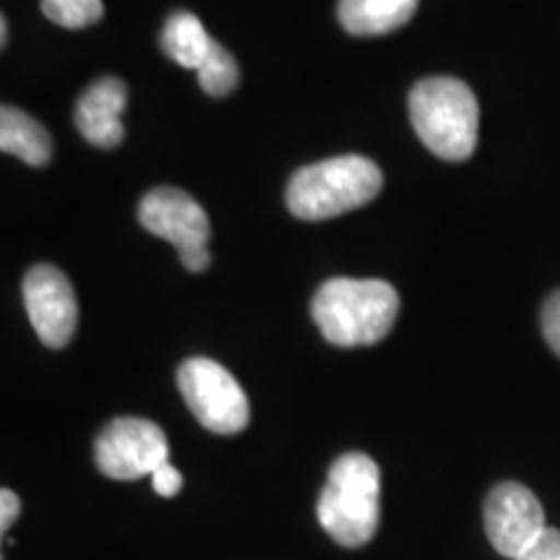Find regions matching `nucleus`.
<instances>
[{
  "label": "nucleus",
  "mask_w": 560,
  "mask_h": 560,
  "mask_svg": "<svg viewBox=\"0 0 560 560\" xmlns=\"http://www.w3.org/2000/svg\"><path fill=\"white\" fill-rule=\"evenodd\" d=\"M400 314V293L380 278H330L312 299L322 338L338 348L374 346L387 338Z\"/></svg>",
  "instance_id": "f257e3e1"
},
{
  "label": "nucleus",
  "mask_w": 560,
  "mask_h": 560,
  "mask_svg": "<svg viewBox=\"0 0 560 560\" xmlns=\"http://www.w3.org/2000/svg\"><path fill=\"white\" fill-rule=\"evenodd\" d=\"M380 465L363 452L340 454L317 501L322 529L342 548H363L374 540L382 516Z\"/></svg>",
  "instance_id": "f03ea898"
},
{
  "label": "nucleus",
  "mask_w": 560,
  "mask_h": 560,
  "mask_svg": "<svg viewBox=\"0 0 560 560\" xmlns=\"http://www.w3.org/2000/svg\"><path fill=\"white\" fill-rule=\"evenodd\" d=\"M384 187V174L366 156H332L301 166L285 187V206L299 221H327L369 206Z\"/></svg>",
  "instance_id": "7ed1b4c3"
},
{
  "label": "nucleus",
  "mask_w": 560,
  "mask_h": 560,
  "mask_svg": "<svg viewBox=\"0 0 560 560\" xmlns=\"http://www.w3.org/2000/svg\"><path fill=\"white\" fill-rule=\"evenodd\" d=\"M410 122L420 143L444 161H465L478 149L480 107L472 89L452 75L418 81L410 91Z\"/></svg>",
  "instance_id": "20e7f679"
},
{
  "label": "nucleus",
  "mask_w": 560,
  "mask_h": 560,
  "mask_svg": "<svg viewBox=\"0 0 560 560\" xmlns=\"http://www.w3.org/2000/svg\"><path fill=\"white\" fill-rule=\"evenodd\" d=\"M177 384L187 408L202 429L219 436L242 433L249 423V400L234 374L219 361L187 359L177 371Z\"/></svg>",
  "instance_id": "39448f33"
},
{
  "label": "nucleus",
  "mask_w": 560,
  "mask_h": 560,
  "mask_svg": "<svg viewBox=\"0 0 560 560\" xmlns=\"http://www.w3.org/2000/svg\"><path fill=\"white\" fill-rule=\"evenodd\" d=\"M94 462L109 480H138L170 462V441L145 418H115L94 444Z\"/></svg>",
  "instance_id": "423d86ee"
},
{
  "label": "nucleus",
  "mask_w": 560,
  "mask_h": 560,
  "mask_svg": "<svg viewBox=\"0 0 560 560\" xmlns=\"http://www.w3.org/2000/svg\"><path fill=\"white\" fill-rule=\"evenodd\" d=\"M482 522L490 545L503 558L522 556L548 527L542 503L520 482H499L490 490L482 506Z\"/></svg>",
  "instance_id": "0eeeda50"
},
{
  "label": "nucleus",
  "mask_w": 560,
  "mask_h": 560,
  "mask_svg": "<svg viewBox=\"0 0 560 560\" xmlns=\"http://www.w3.org/2000/svg\"><path fill=\"white\" fill-rule=\"evenodd\" d=\"M24 306L37 338L47 348H66L79 325V304L66 272L55 265H34L24 276Z\"/></svg>",
  "instance_id": "6e6552de"
},
{
  "label": "nucleus",
  "mask_w": 560,
  "mask_h": 560,
  "mask_svg": "<svg viewBox=\"0 0 560 560\" xmlns=\"http://www.w3.org/2000/svg\"><path fill=\"white\" fill-rule=\"evenodd\" d=\"M138 221L159 240L174 244L179 252L208 247L210 221L198 200L177 187H156L140 200Z\"/></svg>",
  "instance_id": "1a4fd4ad"
},
{
  "label": "nucleus",
  "mask_w": 560,
  "mask_h": 560,
  "mask_svg": "<svg viewBox=\"0 0 560 560\" xmlns=\"http://www.w3.org/2000/svg\"><path fill=\"white\" fill-rule=\"evenodd\" d=\"M125 107H128V86L115 75H104L79 96L73 122L91 145L117 149L125 140Z\"/></svg>",
  "instance_id": "9d476101"
},
{
  "label": "nucleus",
  "mask_w": 560,
  "mask_h": 560,
  "mask_svg": "<svg viewBox=\"0 0 560 560\" xmlns=\"http://www.w3.org/2000/svg\"><path fill=\"white\" fill-rule=\"evenodd\" d=\"M418 0H338L340 26L353 37H382L416 16Z\"/></svg>",
  "instance_id": "9b49d317"
},
{
  "label": "nucleus",
  "mask_w": 560,
  "mask_h": 560,
  "mask_svg": "<svg viewBox=\"0 0 560 560\" xmlns=\"http://www.w3.org/2000/svg\"><path fill=\"white\" fill-rule=\"evenodd\" d=\"M0 149L32 166H45L52 159V138L39 120L5 104L0 109Z\"/></svg>",
  "instance_id": "f8f14e48"
},
{
  "label": "nucleus",
  "mask_w": 560,
  "mask_h": 560,
  "mask_svg": "<svg viewBox=\"0 0 560 560\" xmlns=\"http://www.w3.org/2000/svg\"><path fill=\"white\" fill-rule=\"evenodd\" d=\"M161 50L170 60L177 62L182 68L198 70L200 62L213 47V39L202 26V21L190 11H174L170 19L164 21V30L159 37Z\"/></svg>",
  "instance_id": "ddd939ff"
},
{
  "label": "nucleus",
  "mask_w": 560,
  "mask_h": 560,
  "mask_svg": "<svg viewBox=\"0 0 560 560\" xmlns=\"http://www.w3.org/2000/svg\"><path fill=\"white\" fill-rule=\"evenodd\" d=\"M240 66H236L234 55H231L221 42L213 39V47H210L206 60H202L198 68L200 89L206 91L208 96L221 100V96H229L231 91L240 86Z\"/></svg>",
  "instance_id": "4468645a"
},
{
  "label": "nucleus",
  "mask_w": 560,
  "mask_h": 560,
  "mask_svg": "<svg viewBox=\"0 0 560 560\" xmlns=\"http://www.w3.org/2000/svg\"><path fill=\"white\" fill-rule=\"evenodd\" d=\"M42 13L62 30H86L104 16L102 0H42Z\"/></svg>",
  "instance_id": "2eb2a0df"
},
{
  "label": "nucleus",
  "mask_w": 560,
  "mask_h": 560,
  "mask_svg": "<svg viewBox=\"0 0 560 560\" xmlns=\"http://www.w3.org/2000/svg\"><path fill=\"white\" fill-rule=\"evenodd\" d=\"M514 560H560V529L545 527V532Z\"/></svg>",
  "instance_id": "dca6fc26"
},
{
  "label": "nucleus",
  "mask_w": 560,
  "mask_h": 560,
  "mask_svg": "<svg viewBox=\"0 0 560 560\" xmlns=\"http://www.w3.org/2000/svg\"><path fill=\"white\" fill-rule=\"evenodd\" d=\"M542 335L550 350L560 355V291L550 293L542 306Z\"/></svg>",
  "instance_id": "f3484780"
},
{
  "label": "nucleus",
  "mask_w": 560,
  "mask_h": 560,
  "mask_svg": "<svg viewBox=\"0 0 560 560\" xmlns=\"http://www.w3.org/2000/svg\"><path fill=\"white\" fill-rule=\"evenodd\" d=\"M151 486L161 499H174L182 490V472L172 465V462H166V465H161L159 470L151 475Z\"/></svg>",
  "instance_id": "a211bd4d"
},
{
  "label": "nucleus",
  "mask_w": 560,
  "mask_h": 560,
  "mask_svg": "<svg viewBox=\"0 0 560 560\" xmlns=\"http://www.w3.org/2000/svg\"><path fill=\"white\" fill-rule=\"evenodd\" d=\"M19 514H21L19 495L9 488L0 490V529H3V535L13 527V522L19 520Z\"/></svg>",
  "instance_id": "6ab92c4d"
},
{
  "label": "nucleus",
  "mask_w": 560,
  "mask_h": 560,
  "mask_svg": "<svg viewBox=\"0 0 560 560\" xmlns=\"http://www.w3.org/2000/svg\"><path fill=\"white\" fill-rule=\"evenodd\" d=\"M182 257V265H185L190 272H202L210 265V252L208 247H192V249H185L179 252Z\"/></svg>",
  "instance_id": "aec40b11"
},
{
  "label": "nucleus",
  "mask_w": 560,
  "mask_h": 560,
  "mask_svg": "<svg viewBox=\"0 0 560 560\" xmlns=\"http://www.w3.org/2000/svg\"><path fill=\"white\" fill-rule=\"evenodd\" d=\"M0 45H9V21H5V16L0 19Z\"/></svg>",
  "instance_id": "412c9836"
}]
</instances>
